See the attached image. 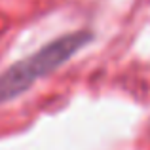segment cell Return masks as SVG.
<instances>
[{"label":"cell","instance_id":"6da1fadb","mask_svg":"<svg viewBox=\"0 0 150 150\" xmlns=\"http://www.w3.org/2000/svg\"><path fill=\"white\" fill-rule=\"evenodd\" d=\"M89 40H91V34L86 30L70 33L46 44L42 50L29 55L27 59H21L15 65H11L0 74V105L23 95L34 82L59 69Z\"/></svg>","mask_w":150,"mask_h":150}]
</instances>
